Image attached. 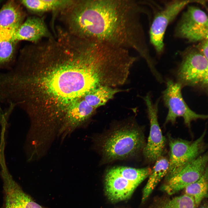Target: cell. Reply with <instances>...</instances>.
<instances>
[{
	"label": "cell",
	"mask_w": 208,
	"mask_h": 208,
	"mask_svg": "<svg viewBox=\"0 0 208 208\" xmlns=\"http://www.w3.org/2000/svg\"><path fill=\"white\" fill-rule=\"evenodd\" d=\"M110 170L114 173L138 186L149 177L152 170L149 167L135 168L127 167H116Z\"/></svg>",
	"instance_id": "obj_20"
},
{
	"label": "cell",
	"mask_w": 208,
	"mask_h": 208,
	"mask_svg": "<svg viewBox=\"0 0 208 208\" xmlns=\"http://www.w3.org/2000/svg\"><path fill=\"white\" fill-rule=\"evenodd\" d=\"M200 205L199 208H208L207 200H205L201 205Z\"/></svg>",
	"instance_id": "obj_22"
},
{
	"label": "cell",
	"mask_w": 208,
	"mask_h": 208,
	"mask_svg": "<svg viewBox=\"0 0 208 208\" xmlns=\"http://www.w3.org/2000/svg\"><path fill=\"white\" fill-rule=\"evenodd\" d=\"M202 1L175 0L166 5L155 16L150 30L151 42L157 52L162 51L163 40L167 26L187 4L196 2L203 3Z\"/></svg>",
	"instance_id": "obj_9"
},
{
	"label": "cell",
	"mask_w": 208,
	"mask_h": 208,
	"mask_svg": "<svg viewBox=\"0 0 208 208\" xmlns=\"http://www.w3.org/2000/svg\"><path fill=\"white\" fill-rule=\"evenodd\" d=\"M16 31L0 29V65L9 62L13 57L17 42L14 37Z\"/></svg>",
	"instance_id": "obj_17"
},
{
	"label": "cell",
	"mask_w": 208,
	"mask_h": 208,
	"mask_svg": "<svg viewBox=\"0 0 208 208\" xmlns=\"http://www.w3.org/2000/svg\"><path fill=\"white\" fill-rule=\"evenodd\" d=\"M24 14L20 6L10 1L0 9V29L16 30L23 23Z\"/></svg>",
	"instance_id": "obj_13"
},
{
	"label": "cell",
	"mask_w": 208,
	"mask_h": 208,
	"mask_svg": "<svg viewBox=\"0 0 208 208\" xmlns=\"http://www.w3.org/2000/svg\"><path fill=\"white\" fill-rule=\"evenodd\" d=\"M52 37L43 19L36 16L28 18L18 27L14 35L17 42L25 40L37 42L42 38Z\"/></svg>",
	"instance_id": "obj_12"
},
{
	"label": "cell",
	"mask_w": 208,
	"mask_h": 208,
	"mask_svg": "<svg viewBox=\"0 0 208 208\" xmlns=\"http://www.w3.org/2000/svg\"><path fill=\"white\" fill-rule=\"evenodd\" d=\"M208 170L207 169L198 180L187 186L184 189L185 194L192 197L196 208L201 204L204 199L208 196Z\"/></svg>",
	"instance_id": "obj_19"
},
{
	"label": "cell",
	"mask_w": 208,
	"mask_h": 208,
	"mask_svg": "<svg viewBox=\"0 0 208 208\" xmlns=\"http://www.w3.org/2000/svg\"><path fill=\"white\" fill-rule=\"evenodd\" d=\"M183 55L177 71V82L207 91L208 59L196 48L188 49Z\"/></svg>",
	"instance_id": "obj_3"
},
{
	"label": "cell",
	"mask_w": 208,
	"mask_h": 208,
	"mask_svg": "<svg viewBox=\"0 0 208 208\" xmlns=\"http://www.w3.org/2000/svg\"><path fill=\"white\" fill-rule=\"evenodd\" d=\"M208 44V39H207L202 41L201 43L196 48L207 59Z\"/></svg>",
	"instance_id": "obj_21"
},
{
	"label": "cell",
	"mask_w": 208,
	"mask_h": 208,
	"mask_svg": "<svg viewBox=\"0 0 208 208\" xmlns=\"http://www.w3.org/2000/svg\"><path fill=\"white\" fill-rule=\"evenodd\" d=\"M149 208H196L193 198L185 194L170 198L158 197Z\"/></svg>",
	"instance_id": "obj_18"
},
{
	"label": "cell",
	"mask_w": 208,
	"mask_h": 208,
	"mask_svg": "<svg viewBox=\"0 0 208 208\" xmlns=\"http://www.w3.org/2000/svg\"><path fill=\"white\" fill-rule=\"evenodd\" d=\"M166 89L163 92L164 104L168 109L165 123H174L178 117L183 118L188 127L191 122L198 119H205L207 115L197 114L192 110L184 101L181 92V85L171 80L166 82Z\"/></svg>",
	"instance_id": "obj_5"
},
{
	"label": "cell",
	"mask_w": 208,
	"mask_h": 208,
	"mask_svg": "<svg viewBox=\"0 0 208 208\" xmlns=\"http://www.w3.org/2000/svg\"><path fill=\"white\" fill-rule=\"evenodd\" d=\"M206 132L205 131L198 138L193 141L169 138V167L165 181L178 174L204 151Z\"/></svg>",
	"instance_id": "obj_4"
},
{
	"label": "cell",
	"mask_w": 208,
	"mask_h": 208,
	"mask_svg": "<svg viewBox=\"0 0 208 208\" xmlns=\"http://www.w3.org/2000/svg\"><path fill=\"white\" fill-rule=\"evenodd\" d=\"M155 163L143 192L142 199L144 203L148 198L157 185L165 177L169 167L168 160L161 156L155 161Z\"/></svg>",
	"instance_id": "obj_14"
},
{
	"label": "cell",
	"mask_w": 208,
	"mask_h": 208,
	"mask_svg": "<svg viewBox=\"0 0 208 208\" xmlns=\"http://www.w3.org/2000/svg\"><path fill=\"white\" fill-rule=\"evenodd\" d=\"M73 1L72 0H22L21 1V2L30 12L41 14L50 11L60 12L68 7Z\"/></svg>",
	"instance_id": "obj_15"
},
{
	"label": "cell",
	"mask_w": 208,
	"mask_h": 208,
	"mask_svg": "<svg viewBox=\"0 0 208 208\" xmlns=\"http://www.w3.org/2000/svg\"><path fill=\"white\" fill-rule=\"evenodd\" d=\"M208 158L207 153L200 155L177 174L164 181L160 190L168 195H171L196 181L208 168Z\"/></svg>",
	"instance_id": "obj_8"
},
{
	"label": "cell",
	"mask_w": 208,
	"mask_h": 208,
	"mask_svg": "<svg viewBox=\"0 0 208 208\" xmlns=\"http://www.w3.org/2000/svg\"><path fill=\"white\" fill-rule=\"evenodd\" d=\"M144 137L140 130L126 125L106 136L101 146L104 157L112 161L132 156L144 148Z\"/></svg>",
	"instance_id": "obj_2"
},
{
	"label": "cell",
	"mask_w": 208,
	"mask_h": 208,
	"mask_svg": "<svg viewBox=\"0 0 208 208\" xmlns=\"http://www.w3.org/2000/svg\"><path fill=\"white\" fill-rule=\"evenodd\" d=\"M3 177L5 208H43L26 194L7 174Z\"/></svg>",
	"instance_id": "obj_10"
},
{
	"label": "cell",
	"mask_w": 208,
	"mask_h": 208,
	"mask_svg": "<svg viewBox=\"0 0 208 208\" xmlns=\"http://www.w3.org/2000/svg\"><path fill=\"white\" fill-rule=\"evenodd\" d=\"M129 89H121L107 86H101L90 91L84 96L83 99L90 105L95 109L104 105L115 95Z\"/></svg>",
	"instance_id": "obj_16"
},
{
	"label": "cell",
	"mask_w": 208,
	"mask_h": 208,
	"mask_svg": "<svg viewBox=\"0 0 208 208\" xmlns=\"http://www.w3.org/2000/svg\"><path fill=\"white\" fill-rule=\"evenodd\" d=\"M146 104L150 128L147 142L144 147L143 154L148 162H155L161 156L166 140L163 136L158 120V101L154 103L148 93L143 97Z\"/></svg>",
	"instance_id": "obj_7"
},
{
	"label": "cell",
	"mask_w": 208,
	"mask_h": 208,
	"mask_svg": "<svg viewBox=\"0 0 208 208\" xmlns=\"http://www.w3.org/2000/svg\"><path fill=\"white\" fill-rule=\"evenodd\" d=\"M138 186L110 170L107 171L105 177V193L108 198L113 202L129 198Z\"/></svg>",
	"instance_id": "obj_11"
},
{
	"label": "cell",
	"mask_w": 208,
	"mask_h": 208,
	"mask_svg": "<svg viewBox=\"0 0 208 208\" xmlns=\"http://www.w3.org/2000/svg\"><path fill=\"white\" fill-rule=\"evenodd\" d=\"M208 18L199 8L190 6L183 13L176 27V35L190 42L208 39Z\"/></svg>",
	"instance_id": "obj_6"
},
{
	"label": "cell",
	"mask_w": 208,
	"mask_h": 208,
	"mask_svg": "<svg viewBox=\"0 0 208 208\" xmlns=\"http://www.w3.org/2000/svg\"><path fill=\"white\" fill-rule=\"evenodd\" d=\"M141 4L134 0H74L60 19L74 35L133 50L143 57L147 51Z\"/></svg>",
	"instance_id": "obj_1"
}]
</instances>
